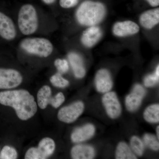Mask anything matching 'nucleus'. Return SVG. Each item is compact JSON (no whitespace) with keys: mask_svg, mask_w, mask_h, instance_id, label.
I'll return each instance as SVG.
<instances>
[{"mask_svg":"<svg viewBox=\"0 0 159 159\" xmlns=\"http://www.w3.org/2000/svg\"><path fill=\"white\" fill-rule=\"evenodd\" d=\"M78 0H60V6L65 9L72 8L77 5Z\"/></svg>","mask_w":159,"mask_h":159,"instance_id":"27","label":"nucleus"},{"mask_svg":"<svg viewBox=\"0 0 159 159\" xmlns=\"http://www.w3.org/2000/svg\"><path fill=\"white\" fill-rule=\"evenodd\" d=\"M102 30L99 27H89L84 31L81 37V43L88 48H91L97 44L102 37Z\"/></svg>","mask_w":159,"mask_h":159,"instance_id":"14","label":"nucleus"},{"mask_svg":"<svg viewBox=\"0 0 159 159\" xmlns=\"http://www.w3.org/2000/svg\"><path fill=\"white\" fill-rule=\"evenodd\" d=\"M42 1L45 4L50 5V4H53L56 0H42Z\"/></svg>","mask_w":159,"mask_h":159,"instance_id":"29","label":"nucleus"},{"mask_svg":"<svg viewBox=\"0 0 159 159\" xmlns=\"http://www.w3.org/2000/svg\"><path fill=\"white\" fill-rule=\"evenodd\" d=\"M95 82L97 91L102 93L109 92L112 88L111 77L110 72L106 69H100L97 72Z\"/></svg>","mask_w":159,"mask_h":159,"instance_id":"12","label":"nucleus"},{"mask_svg":"<svg viewBox=\"0 0 159 159\" xmlns=\"http://www.w3.org/2000/svg\"><path fill=\"white\" fill-rule=\"evenodd\" d=\"M54 65L60 74H65L68 71L69 69L68 62L65 59L58 58L55 60L54 62Z\"/></svg>","mask_w":159,"mask_h":159,"instance_id":"26","label":"nucleus"},{"mask_svg":"<svg viewBox=\"0 0 159 159\" xmlns=\"http://www.w3.org/2000/svg\"><path fill=\"white\" fill-rule=\"evenodd\" d=\"M18 153L15 148L9 145L4 146L1 150L0 159H17Z\"/></svg>","mask_w":159,"mask_h":159,"instance_id":"23","label":"nucleus"},{"mask_svg":"<svg viewBox=\"0 0 159 159\" xmlns=\"http://www.w3.org/2000/svg\"><path fill=\"white\" fill-rule=\"evenodd\" d=\"M68 59L75 77L80 79L83 78L85 75L86 70L81 56L77 53L72 52L69 54Z\"/></svg>","mask_w":159,"mask_h":159,"instance_id":"17","label":"nucleus"},{"mask_svg":"<svg viewBox=\"0 0 159 159\" xmlns=\"http://www.w3.org/2000/svg\"><path fill=\"white\" fill-rule=\"evenodd\" d=\"M144 145L153 151H158L159 143L158 140L153 135L150 134H146L144 135L143 138Z\"/></svg>","mask_w":159,"mask_h":159,"instance_id":"22","label":"nucleus"},{"mask_svg":"<svg viewBox=\"0 0 159 159\" xmlns=\"http://www.w3.org/2000/svg\"><path fill=\"white\" fill-rule=\"evenodd\" d=\"M131 149L135 154L139 157L143 155L145 145L141 139L136 136H134L130 139Z\"/></svg>","mask_w":159,"mask_h":159,"instance_id":"21","label":"nucleus"},{"mask_svg":"<svg viewBox=\"0 0 159 159\" xmlns=\"http://www.w3.org/2000/svg\"><path fill=\"white\" fill-rule=\"evenodd\" d=\"M140 31L139 25L130 20L117 22L112 28L113 34L119 37H126L137 34Z\"/></svg>","mask_w":159,"mask_h":159,"instance_id":"11","label":"nucleus"},{"mask_svg":"<svg viewBox=\"0 0 159 159\" xmlns=\"http://www.w3.org/2000/svg\"><path fill=\"white\" fill-rule=\"evenodd\" d=\"M18 24L20 31L24 35H31L37 31L38 18L34 6L30 4L22 6L18 13Z\"/></svg>","mask_w":159,"mask_h":159,"instance_id":"3","label":"nucleus"},{"mask_svg":"<svg viewBox=\"0 0 159 159\" xmlns=\"http://www.w3.org/2000/svg\"><path fill=\"white\" fill-rule=\"evenodd\" d=\"M139 20L140 25L144 29H153L159 23V8L144 11L140 15Z\"/></svg>","mask_w":159,"mask_h":159,"instance_id":"15","label":"nucleus"},{"mask_svg":"<svg viewBox=\"0 0 159 159\" xmlns=\"http://www.w3.org/2000/svg\"><path fill=\"white\" fill-rule=\"evenodd\" d=\"M0 104L14 109L20 120L27 121L37 111V103L29 91L24 89L0 92Z\"/></svg>","mask_w":159,"mask_h":159,"instance_id":"1","label":"nucleus"},{"mask_svg":"<svg viewBox=\"0 0 159 159\" xmlns=\"http://www.w3.org/2000/svg\"><path fill=\"white\" fill-rule=\"evenodd\" d=\"M50 81L54 86L60 88L66 87L70 84L68 80L63 77L59 73L53 75L50 78Z\"/></svg>","mask_w":159,"mask_h":159,"instance_id":"24","label":"nucleus"},{"mask_svg":"<svg viewBox=\"0 0 159 159\" xmlns=\"http://www.w3.org/2000/svg\"><path fill=\"white\" fill-rule=\"evenodd\" d=\"M102 102L107 113L111 119H116L121 115L122 107L115 92L109 91L105 93L102 97Z\"/></svg>","mask_w":159,"mask_h":159,"instance_id":"9","label":"nucleus"},{"mask_svg":"<svg viewBox=\"0 0 159 159\" xmlns=\"http://www.w3.org/2000/svg\"><path fill=\"white\" fill-rule=\"evenodd\" d=\"M144 119L149 123H157L159 122V105L152 104L145 109L144 114Z\"/></svg>","mask_w":159,"mask_h":159,"instance_id":"20","label":"nucleus"},{"mask_svg":"<svg viewBox=\"0 0 159 159\" xmlns=\"http://www.w3.org/2000/svg\"><path fill=\"white\" fill-rule=\"evenodd\" d=\"M152 7H157L159 5V0H146Z\"/></svg>","mask_w":159,"mask_h":159,"instance_id":"28","label":"nucleus"},{"mask_svg":"<svg viewBox=\"0 0 159 159\" xmlns=\"http://www.w3.org/2000/svg\"><path fill=\"white\" fill-rule=\"evenodd\" d=\"M37 105L41 109H45L50 104L55 108L59 107L63 103L65 97L62 93L52 97V90L48 85L43 86L37 93Z\"/></svg>","mask_w":159,"mask_h":159,"instance_id":"6","label":"nucleus"},{"mask_svg":"<svg viewBox=\"0 0 159 159\" xmlns=\"http://www.w3.org/2000/svg\"><path fill=\"white\" fill-rule=\"evenodd\" d=\"M95 127L88 124L75 129L72 132L71 139L74 143H80L87 141L93 137L95 133Z\"/></svg>","mask_w":159,"mask_h":159,"instance_id":"16","label":"nucleus"},{"mask_svg":"<svg viewBox=\"0 0 159 159\" xmlns=\"http://www.w3.org/2000/svg\"><path fill=\"white\" fill-rule=\"evenodd\" d=\"M19 71L12 69L0 68V89H9L17 87L23 81Z\"/></svg>","mask_w":159,"mask_h":159,"instance_id":"8","label":"nucleus"},{"mask_svg":"<svg viewBox=\"0 0 159 159\" xmlns=\"http://www.w3.org/2000/svg\"><path fill=\"white\" fill-rule=\"evenodd\" d=\"M20 46L27 53L40 57H48L53 51L52 43L43 38L24 39L20 43Z\"/></svg>","mask_w":159,"mask_h":159,"instance_id":"4","label":"nucleus"},{"mask_svg":"<svg viewBox=\"0 0 159 159\" xmlns=\"http://www.w3.org/2000/svg\"><path fill=\"white\" fill-rule=\"evenodd\" d=\"M55 149V143L53 139L47 138L40 141L37 147H32L27 151L25 159H45L51 156Z\"/></svg>","mask_w":159,"mask_h":159,"instance_id":"5","label":"nucleus"},{"mask_svg":"<svg viewBox=\"0 0 159 159\" xmlns=\"http://www.w3.org/2000/svg\"><path fill=\"white\" fill-rule=\"evenodd\" d=\"M106 14V9L102 3L86 1L81 3L76 11L77 21L81 25L96 26L102 21Z\"/></svg>","mask_w":159,"mask_h":159,"instance_id":"2","label":"nucleus"},{"mask_svg":"<svg viewBox=\"0 0 159 159\" xmlns=\"http://www.w3.org/2000/svg\"><path fill=\"white\" fill-rule=\"evenodd\" d=\"M116 159H136L135 154L126 143L120 142L119 143L116 152Z\"/></svg>","mask_w":159,"mask_h":159,"instance_id":"19","label":"nucleus"},{"mask_svg":"<svg viewBox=\"0 0 159 159\" xmlns=\"http://www.w3.org/2000/svg\"><path fill=\"white\" fill-rule=\"evenodd\" d=\"M84 108V104L82 101L74 102L61 108L57 113V119L64 123H73L82 115Z\"/></svg>","mask_w":159,"mask_h":159,"instance_id":"7","label":"nucleus"},{"mask_svg":"<svg viewBox=\"0 0 159 159\" xmlns=\"http://www.w3.org/2000/svg\"><path fill=\"white\" fill-rule=\"evenodd\" d=\"M159 66H157L155 72L153 74L147 75L144 80V85L146 87H152L157 84L159 82Z\"/></svg>","mask_w":159,"mask_h":159,"instance_id":"25","label":"nucleus"},{"mask_svg":"<svg viewBox=\"0 0 159 159\" xmlns=\"http://www.w3.org/2000/svg\"><path fill=\"white\" fill-rule=\"evenodd\" d=\"M16 29L12 20L2 12H0V36L7 40L15 38Z\"/></svg>","mask_w":159,"mask_h":159,"instance_id":"13","label":"nucleus"},{"mask_svg":"<svg viewBox=\"0 0 159 159\" xmlns=\"http://www.w3.org/2000/svg\"><path fill=\"white\" fill-rule=\"evenodd\" d=\"M146 93L145 89L142 85L136 84L131 93L125 98V104L127 109L131 112L136 111L141 105Z\"/></svg>","mask_w":159,"mask_h":159,"instance_id":"10","label":"nucleus"},{"mask_svg":"<svg viewBox=\"0 0 159 159\" xmlns=\"http://www.w3.org/2000/svg\"><path fill=\"white\" fill-rule=\"evenodd\" d=\"M71 155L72 158L74 159H93L95 151L90 145H77L71 149Z\"/></svg>","mask_w":159,"mask_h":159,"instance_id":"18","label":"nucleus"},{"mask_svg":"<svg viewBox=\"0 0 159 159\" xmlns=\"http://www.w3.org/2000/svg\"><path fill=\"white\" fill-rule=\"evenodd\" d=\"M157 134L158 139H159V126H157Z\"/></svg>","mask_w":159,"mask_h":159,"instance_id":"30","label":"nucleus"}]
</instances>
